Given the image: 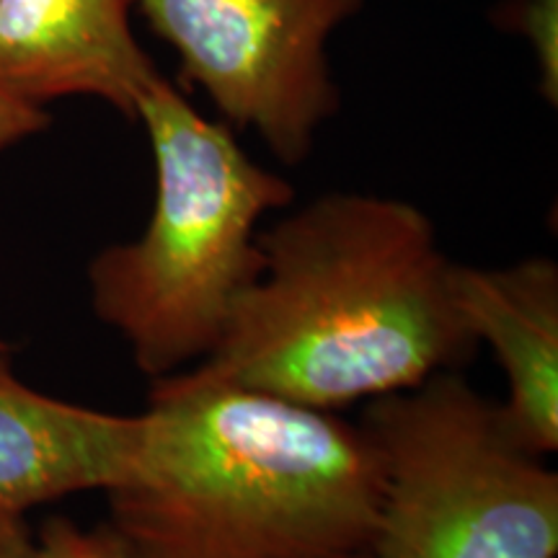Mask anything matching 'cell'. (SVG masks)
I'll return each mask as SVG.
<instances>
[{"mask_svg":"<svg viewBox=\"0 0 558 558\" xmlns=\"http://www.w3.org/2000/svg\"><path fill=\"white\" fill-rule=\"evenodd\" d=\"M262 271L202 375L320 411L414 388L473 360L452 262L427 213L331 192L256 235Z\"/></svg>","mask_w":558,"mask_h":558,"instance_id":"1","label":"cell"},{"mask_svg":"<svg viewBox=\"0 0 558 558\" xmlns=\"http://www.w3.org/2000/svg\"><path fill=\"white\" fill-rule=\"evenodd\" d=\"M0 349V509L122 484L143 442V414H107L24 386Z\"/></svg>","mask_w":558,"mask_h":558,"instance_id":"8","label":"cell"},{"mask_svg":"<svg viewBox=\"0 0 558 558\" xmlns=\"http://www.w3.org/2000/svg\"><path fill=\"white\" fill-rule=\"evenodd\" d=\"M452 303L473 339L492 347L507 378L505 418L522 448H558V267L530 256L509 267L452 264Z\"/></svg>","mask_w":558,"mask_h":558,"instance_id":"7","label":"cell"},{"mask_svg":"<svg viewBox=\"0 0 558 558\" xmlns=\"http://www.w3.org/2000/svg\"><path fill=\"white\" fill-rule=\"evenodd\" d=\"M0 349H9V347H5V344H3V341H0Z\"/></svg>","mask_w":558,"mask_h":558,"instance_id":"13","label":"cell"},{"mask_svg":"<svg viewBox=\"0 0 558 558\" xmlns=\"http://www.w3.org/2000/svg\"><path fill=\"white\" fill-rule=\"evenodd\" d=\"M362 429L383 476L375 558H556L558 473L452 369L373 399Z\"/></svg>","mask_w":558,"mask_h":558,"instance_id":"4","label":"cell"},{"mask_svg":"<svg viewBox=\"0 0 558 558\" xmlns=\"http://www.w3.org/2000/svg\"><path fill=\"white\" fill-rule=\"evenodd\" d=\"M156 160V202L143 235L88 267L90 305L150 380L209 357L230 311L259 277V220L295 190L262 169L233 130L209 122L163 75L137 104Z\"/></svg>","mask_w":558,"mask_h":558,"instance_id":"3","label":"cell"},{"mask_svg":"<svg viewBox=\"0 0 558 558\" xmlns=\"http://www.w3.org/2000/svg\"><path fill=\"white\" fill-rule=\"evenodd\" d=\"M45 128H50V114L45 109L21 101L0 88V150L37 135Z\"/></svg>","mask_w":558,"mask_h":558,"instance_id":"10","label":"cell"},{"mask_svg":"<svg viewBox=\"0 0 558 558\" xmlns=\"http://www.w3.org/2000/svg\"><path fill=\"white\" fill-rule=\"evenodd\" d=\"M32 558H130V550L109 522L83 530L68 518H52L34 538Z\"/></svg>","mask_w":558,"mask_h":558,"instance_id":"9","label":"cell"},{"mask_svg":"<svg viewBox=\"0 0 558 558\" xmlns=\"http://www.w3.org/2000/svg\"><path fill=\"white\" fill-rule=\"evenodd\" d=\"M181 60V83L209 96L230 128L251 130L298 166L339 111L331 32L365 0H135Z\"/></svg>","mask_w":558,"mask_h":558,"instance_id":"5","label":"cell"},{"mask_svg":"<svg viewBox=\"0 0 558 558\" xmlns=\"http://www.w3.org/2000/svg\"><path fill=\"white\" fill-rule=\"evenodd\" d=\"M135 0H0V88L26 104L94 96L128 120L160 70L130 26Z\"/></svg>","mask_w":558,"mask_h":558,"instance_id":"6","label":"cell"},{"mask_svg":"<svg viewBox=\"0 0 558 558\" xmlns=\"http://www.w3.org/2000/svg\"><path fill=\"white\" fill-rule=\"evenodd\" d=\"M34 535L24 514L0 509V558H32Z\"/></svg>","mask_w":558,"mask_h":558,"instance_id":"11","label":"cell"},{"mask_svg":"<svg viewBox=\"0 0 558 558\" xmlns=\"http://www.w3.org/2000/svg\"><path fill=\"white\" fill-rule=\"evenodd\" d=\"M341 558H375L369 550H360V554H349V556H341Z\"/></svg>","mask_w":558,"mask_h":558,"instance_id":"12","label":"cell"},{"mask_svg":"<svg viewBox=\"0 0 558 558\" xmlns=\"http://www.w3.org/2000/svg\"><path fill=\"white\" fill-rule=\"evenodd\" d=\"M380 492L362 424L194 367L153 380L107 497L130 558H341L369 550Z\"/></svg>","mask_w":558,"mask_h":558,"instance_id":"2","label":"cell"}]
</instances>
